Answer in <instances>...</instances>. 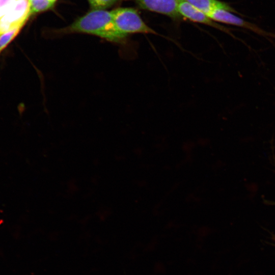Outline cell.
Segmentation results:
<instances>
[{"mask_svg": "<svg viewBox=\"0 0 275 275\" xmlns=\"http://www.w3.org/2000/svg\"><path fill=\"white\" fill-rule=\"evenodd\" d=\"M117 30L127 37L134 33L159 34L142 19L138 11L132 8H117L111 11Z\"/></svg>", "mask_w": 275, "mask_h": 275, "instance_id": "cell-2", "label": "cell"}, {"mask_svg": "<svg viewBox=\"0 0 275 275\" xmlns=\"http://www.w3.org/2000/svg\"><path fill=\"white\" fill-rule=\"evenodd\" d=\"M92 9L104 10L120 2L122 0H87Z\"/></svg>", "mask_w": 275, "mask_h": 275, "instance_id": "cell-10", "label": "cell"}, {"mask_svg": "<svg viewBox=\"0 0 275 275\" xmlns=\"http://www.w3.org/2000/svg\"><path fill=\"white\" fill-rule=\"evenodd\" d=\"M31 15L52 9L54 6L50 0H29Z\"/></svg>", "mask_w": 275, "mask_h": 275, "instance_id": "cell-8", "label": "cell"}, {"mask_svg": "<svg viewBox=\"0 0 275 275\" xmlns=\"http://www.w3.org/2000/svg\"><path fill=\"white\" fill-rule=\"evenodd\" d=\"M208 16L215 22L240 26L252 30L257 34L263 36H272L270 34L263 31L255 24L246 21L241 18L233 14L232 12L227 10L222 9H215Z\"/></svg>", "mask_w": 275, "mask_h": 275, "instance_id": "cell-5", "label": "cell"}, {"mask_svg": "<svg viewBox=\"0 0 275 275\" xmlns=\"http://www.w3.org/2000/svg\"><path fill=\"white\" fill-rule=\"evenodd\" d=\"M31 15L29 0H16L0 19V36L16 28H22Z\"/></svg>", "mask_w": 275, "mask_h": 275, "instance_id": "cell-3", "label": "cell"}, {"mask_svg": "<svg viewBox=\"0 0 275 275\" xmlns=\"http://www.w3.org/2000/svg\"><path fill=\"white\" fill-rule=\"evenodd\" d=\"M59 32L85 33L116 43L124 42L127 38L116 29L111 12L105 10L92 9Z\"/></svg>", "mask_w": 275, "mask_h": 275, "instance_id": "cell-1", "label": "cell"}, {"mask_svg": "<svg viewBox=\"0 0 275 275\" xmlns=\"http://www.w3.org/2000/svg\"><path fill=\"white\" fill-rule=\"evenodd\" d=\"M181 0H134L140 9L178 19L181 17L178 6Z\"/></svg>", "mask_w": 275, "mask_h": 275, "instance_id": "cell-4", "label": "cell"}, {"mask_svg": "<svg viewBox=\"0 0 275 275\" xmlns=\"http://www.w3.org/2000/svg\"><path fill=\"white\" fill-rule=\"evenodd\" d=\"M178 12L181 16L187 18L192 21L203 23L229 33V30L226 28L218 24L207 15L183 0H181L179 4Z\"/></svg>", "mask_w": 275, "mask_h": 275, "instance_id": "cell-6", "label": "cell"}, {"mask_svg": "<svg viewBox=\"0 0 275 275\" xmlns=\"http://www.w3.org/2000/svg\"><path fill=\"white\" fill-rule=\"evenodd\" d=\"M53 4H54L55 2L57 1V0H50Z\"/></svg>", "mask_w": 275, "mask_h": 275, "instance_id": "cell-12", "label": "cell"}, {"mask_svg": "<svg viewBox=\"0 0 275 275\" xmlns=\"http://www.w3.org/2000/svg\"><path fill=\"white\" fill-rule=\"evenodd\" d=\"M198 10L208 16L213 10L217 9L227 10L232 12H236L227 4L218 0H183Z\"/></svg>", "mask_w": 275, "mask_h": 275, "instance_id": "cell-7", "label": "cell"}, {"mask_svg": "<svg viewBox=\"0 0 275 275\" xmlns=\"http://www.w3.org/2000/svg\"><path fill=\"white\" fill-rule=\"evenodd\" d=\"M22 28H16L0 36V52L17 36Z\"/></svg>", "mask_w": 275, "mask_h": 275, "instance_id": "cell-9", "label": "cell"}, {"mask_svg": "<svg viewBox=\"0 0 275 275\" xmlns=\"http://www.w3.org/2000/svg\"><path fill=\"white\" fill-rule=\"evenodd\" d=\"M16 0H0V19L11 8Z\"/></svg>", "mask_w": 275, "mask_h": 275, "instance_id": "cell-11", "label": "cell"}]
</instances>
